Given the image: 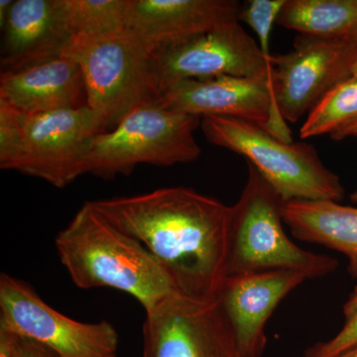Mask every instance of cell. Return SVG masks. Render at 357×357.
I'll return each mask as SVG.
<instances>
[{
	"instance_id": "52a82bcc",
	"label": "cell",
	"mask_w": 357,
	"mask_h": 357,
	"mask_svg": "<svg viewBox=\"0 0 357 357\" xmlns=\"http://www.w3.org/2000/svg\"><path fill=\"white\" fill-rule=\"evenodd\" d=\"M0 328L30 338L56 357H117L119 337L107 321L83 323L58 312L26 282L0 276Z\"/></svg>"
},
{
	"instance_id": "4fadbf2b",
	"label": "cell",
	"mask_w": 357,
	"mask_h": 357,
	"mask_svg": "<svg viewBox=\"0 0 357 357\" xmlns=\"http://www.w3.org/2000/svg\"><path fill=\"white\" fill-rule=\"evenodd\" d=\"M307 280L294 271L229 276L218 295L236 338L239 357H262L267 321L286 296Z\"/></svg>"
},
{
	"instance_id": "f1b7e54d",
	"label": "cell",
	"mask_w": 357,
	"mask_h": 357,
	"mask_svg": "<svg viewBox=\"0 0 357 357\" xmlns=\"http://www.w3.org/2000/svg\"><path fill=\"white\" fill-rule=\"evenodd\" d=\"M352 76L357 77V58L356 63H354V70H352Z\"/></svg>"
},
{
	"instance_id": "603a6c76",
	"label": "cell",
	"mask_w": 357,
	"mask_h": 357,
	"mask_svg": "<svg viewBox=\"0 0 357 357\" xmlns=\"http://www.w3.org/2000/svg\"><path fill=\"white\" fill-rule=\"evenodd\" d=\"M344 324L331 340L310 347L304 357H337L357 345V287L344 307Z\"/></svg>"
},
{
	"instance_id": "9c48e42d",
	"label": "cell",
	"mask_w": 357,
	"mask_h": 357,
	"mask_svg": "<svg viewBox=\"0 0 357 357\" xmlns=\"http://www.w3.org/2000/svg\"><path fill=\"white\" fill-rule=\"evenodd\" d=\"M142 333L143 357H239L217 299L170 296L145 311Z\"/></svg>"
},
{
	"instance_id": "4316f807",
	"label": "cell",
	"mask_w": 357,
	"mask_h": 357,
	"mask_svg": "<svg viewBox=\"0 0 357 357\" xmlns=\"http://www.w3.org/2000/svg\"><path fill=\"white\" fill-rule=\"evenodd\" d=\"M14 0H1L0 1V26H1V28H3L4 24H6Z\"/></svg>"
},
{
	"instance_id": "f546056e",
	"label": "cell",
	"mask_w": 357,
	"mask_h": 357,
	"mask_svg": "<svg viewBox=\"0 0 357 357\" xmlns=\"http://www.w3.org/2000/svg\"><path fill=\"white\" fill-rule=\"evenodd\" d=\"M351 199L352 202H354V203L357 204V191L352 192Z\"/></svg>"
},
{
	"instance_id": "277c9868",
	"label": "cell",
	"mask_w": 357,
	"mask_h": 357,
	"mask_svg": "<svg viewBox=\"0 0 357 357\" xmlns=\"http://www.w3.org/2000/svg\"><path fill=\"white\" fill-rule=\"evenodd\" d=\"M248 180L231 206L227 277L269 271H294L307 279L333 273L337 260L293 243L283 229L285 201L248 163Z\"/></svg>"
},
{
	"instance_id": "d6986e66",
	"label": "cell",
	"mask_w": 357,
	"mask_h": 357,
	"mask_svg": "<svg viewBox=\"0 0 357 357\" xmlns=\"http://www.w3.org/2000/svg\"><path fill=\"white\" fill-rule=\"evenodd\" d=\"M73 36H102L128 28L129 0H65Z\"/></svg>"
},
{
	"instance_id": "4dcf8cb0",
	"label": "cell",
	"mask_w": 357,
	"mask_h": 357,
	"mask_svg": "<svg viewBox=\"0 0 357 357\" xmlns=\"http://www.w3.org/2000/svg\"><path fill=\"white\" fill-rule=\"evenodd\" d=\"M351 39H354V41L357 42V33L356 35H354V36H352Z\"/></svg>"
},
{
	"instance_id": "44dd1931",
	"label": "cell",
	"mask_w": 357,
	"mask_h": 357,
	"mask_svg": "<svg viewBox=\"0 0 357 357\" xmlns=\"http://www.w3.org/2000/svg\"><path fill=\"white\" fill-rule=\"evenodd\" d=\"M25 112L0 98V168L14 170L22 156Z\"/></svg>"
},
{
	"instance_id": "7a4b0ae2",
	"label": "cell",
	"mask_w": 357,
	"mask_h": 357,
	"mask_svg": "<svg viewBox=\"0 0 357 357\" xmlns=\"http://www.w3.org/2000/svg\"><path fill=\"white\" fill-rule=\"evenodd\" d=\"M59 259L77 287L112 288L132 296L145 311L178 294L144 246L86 202L55 239Z\"/></svg>"
},
{
	"instance_id": "2e32d148",
	"label": "cell",
	"mask_w": 357,
	"mask_h": 357,
	"mask_svg": "<svg viewBox=\"0 0 357 357\" xmlns=\"http://www.w3.org/2000/svg\"><path fill=\"white\" fill-rule=\"evenodd\" d=\"M0 98L28 114L74 109L86 105L81 68L60 56L0 74Z\"/></svg>"
},
{
	"instance_id": "e0dca14e",
	"label": "cell",
	"mask_w": 357,
	"mask_h": 357,
	"mask_svg": "<svg viewBox=\"0 0 357 357\" xmlns=\"http://www.w3.org/2000/svg\"><path fill=\"white\" fill-rule=\"evenodd\" d=\"M283 218L296 238L347 256L357 275V208L335 201L292 199L285 204Z\"/></svg>"
},
{
	"instance_id": "ffe728a7",
	"label": "cell",
	"mask_w": 357,
	"mask_h": 357,
	"mask_svg": "<svg viewBox=\"0 0 357 357\" xmlns=\"http://www.w3.org/2000/svg\"><path fill=\"white\" fill-rule=\"evenodd\" d=\"M357 116V77L351 76L328 93L309 112L300 129V137L332 135L347 121Z\"/></svg>"
},
{
	"instance_id": "484cf974",
	"label": "cell",
	"mask_w": 357,
	"mask_h": 357,
	"mask_svg": "<svg viewBox=\"0 0 357 357\" xmlns=\"http://www.w3.org/2000/svg\"><path fill=\"white\" fill-rule=\"evenodd\" d=\"M333 140H344L345 138L357 137V116L347 121L335 133L331 135Z\"/></svg>"
},
{
	"instance_id": "3957f363",
	"label": "cell",
	"mask_w": 357,
	"mask_h": 357,
	"mask_svg": "<svg viewBox=\"0 0 357 357\" xmlns=\"http://www.w3.org/2000/svg\"><path fill=\"white\" fill-rule=\"evenodd\" d=\"M153 45L132 30L73 36L62 55L83 73L86 105L107 131L143 105L157 103L162 91Z\"/></svg>"
},
{
	"instance_id": "30bf717a",
	"label": "cell",
	"mask_w": 357,
	"mask_h": 357,
	"mask_svg": "<svg viewBox=\"0 0 357 357\" xmlns=\"http://www.w3.org/2000/svg\"><path fill=\"white\" fill-rule=\"evenodd\" d=\"M107 131L88 105L74 109L25 114L22 156L15 171L62 189L84 175L89 141Z\"/></svg>"
},
{
	"instance_id": "5b68a950",
	"label": "cell",
	"mask_w": 357,
	"mask_h": 357,
	"mask_svg": "<svg viewBox=\"0 0 357 357\" xmlns=\"http://www.w3.org/2000/svg\"><path fill=\"white\" fill-rule=\"evenodd\" d=\"M201 119L158 103L138 107L112 130L91 138L83 157L84 175L112 178L129 175L140 164L163 167L196 161L202 150L194 133Z\"/></svg>"
},
{
	"instance_id": "9a60e30c",
	"label": "cell",
	"mask_w": 357,
	"mask_h": 357,
	"mask_svg": "<svg viewBox=\"0 0 357 357\" xmlns=\"http://www.w3.org/2000/svg\"><path fill=\"white\" fill-rule=\"evenodd\" d=\"M2 30L1 72L60 57L73 37L65 0H16Z\"/></svg>"
},
{
	"instance_id": "7c38bea8",
	"label": "cell",
	"mask_w": 357,
	"mask_h": 357,
	"mask_svg": "<svg viewBox=\"0 0 357 357\" xmlns=\"http://www.w3.org/2000/svg\"><path fill=\"white\" fill-rule=\"evenodd\" d=\"M181 114L229 117L256 124L275 137L293 142L275 100L272 82L253 77L185 79L165 89L158 102Z\"/></svg>"
},
{
	"instance_id": "8fae6325",
	"label": "cell",
	"mask_w": 357,
	"mask_h": 357,
	"mask_svg": "<svg viewBox=\"0 0 357 357\" xmlns=\"http://www.w3.org/2000/svg\"><path fill=\"white\" fill-rule=\"evenodd\" d=\"M156 66L162 95L169 86L185 79L236 77L272 82L273 70L259 45L239 22L157 49Z\"/></svg>"
},
{
	"instance_id": "5bb4252c",
	"label": "cell",
	"mask_w": 357,
	"mask_h": 357,
	"mask_svg": "<svg viewBox=\"0 0 357 357\" xmlns=\"http://www.w3.org/2000/svg\"><path fill=\"white\" fill-rule=\"evenodd\" d=\"M236 0H129L128 29L156 49L239 22Z\"/></svg>"
},
{
	"instance_id": "7402d4cb",
	"label": "cell",
	"mask_w": 357,
	"mask_h": 357,
	"mask_svg": "<svg viewBox=\"0 0 357 357\" xmlns=\"http://www.w3.org/2000/svg\"><path fill=\"white\" fill-rule=\"evenodd\" d=\"M285 3L286 0H249L243 4L239 13V22L245 23L255 31L263 56L271 65V32Z\"/></svg>"
},
{
	"instance_id": "cb8c5ba5",
	"label": "cell",
	"mask_w": 357,
	"mask_h": 357,
	"mask_svg": "<svg viewBox=\"0 0 357 357\" xmlns=\"http://www.w3.org/2000/svg\"><path fill=\"white\" fill-rule=\"evenodd\" d=\"M13 357H56L53 352L35 340L17 335Z\"/></svg>"
},
{
	"instance_id": "83f0119b",
	"label": "cell",
	"mask_w": 357,
	"mask_h": 357,
	"mask_svg": "<svg viewBox=\"0 0 357 357\" xmlns=\"http://www.w3.org/2000/svg\"><path fill=\"white\" fill-rule=\"evenodd\" d=\"M337 357H357V345L349 349V351L344 352V354H340V356Z\"/></svg>"
},
{
	"instance_id": "ba28073f",
	"label": "cell",
	"mask_w": 357,
	"mask_h": 357,
	"mask_svg": "<svg viewBox=\"0 0 357 357\" xmlns=\"http://www.w3.org/2000/svg\"><path fill=\"white\" fill-rule=\"evenodd\" d=\"M357 42L299 35L294 50L272 59V84L279 112L295 123L338 84L352 76Z\"/></svg>"
},
{
	"instance_id": "8992f818",
	"label": "cell",
	"mask_w": 357,
	"mask_h": 357,
	"mask_svg": "<svg viewBox=\"0 0 357 357\" xmlns=\"http://www.w3.org/2000/svg\"><path fill=\"white\" fill-rule=\"evenodd\" d=\"M201 128L208 142L246 158L286 202L344 199L340 178L311 144L285 142L256 124L229 117H203Z\"/></svg>"
},
{
	"instance_id": "ac0fdd59",
	"label": "cell",
	"mask_w": 357,
	"mask_h": 357,
	"mask_svg": "<svg viewBox=\"0 0 357 357\" xmlns=\"http://www.w3.org/2000/svg\"><path fill=\"white\" fill-rule=\"evenodd\" d=\"M277 23L300 35L351 38L357 33V0H286Z\"/></svg>"
},
{
	"instance_id": "6da1fadb",
	"label": "cell",
	"mask_w": 357,
	"mask_h": 357,
	"mask_svg": "<svg viewBox=\"0 0 357 357\" xmlns=\"http://www.w3.org/2000/svg\"><path fill=\"white\" fill-rule=\"evenodd\" d=\"M91 204L151 253L180 295L217 299L227 278L231 206L185 187Z\"/></svg>"
},
{
	"instance_id": "d4e9b609",
	"label": "cell",
	"mask_w": 357,
	"mask_h": 357,
	"mask_svg": "<svg viewBox=\"0 0 357 357\" xmlns=\"http://www.w3.org/2000/svg\"><path fill=\"white\" fill-rule=\"evenodd\" d=\"M17 335L0 328V357H13Z\"/></svg>"
}]
</instances>
